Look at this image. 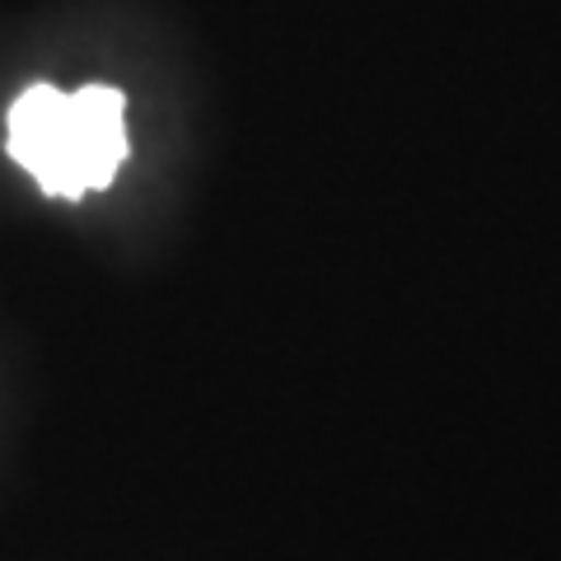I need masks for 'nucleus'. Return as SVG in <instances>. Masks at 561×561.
I'll list each match as a JSON object with an SVG mask.
<instances>
[{
    "instance_id": "1",
    "label": "nucleus",
    "mask_w": 561,
    "mask_h": 561,
    "mask_svg": "<svg viewBox=\"0 0 561 561\" xmlns=\"http://www.w3.org/2000/svg\"><path fill=\"white\" fill-rule=\"evenodd\" d=\"M5 146L51 197L99 192L127 164V99L108 84H84L76 94L33 84L10 103Z\"/></svg>"
}]
</instances>
